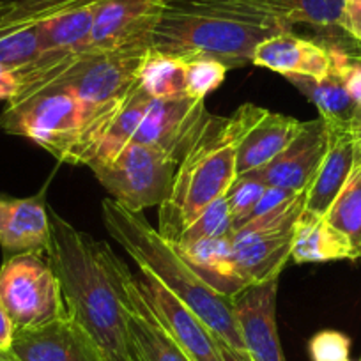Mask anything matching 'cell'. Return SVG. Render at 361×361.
I'll use <instances>...</instances> for the list:
<instances>
[{
    "mask_svg": "<svg viewBox=\"0 0 361 361\" xmlns=\"http://www.w3.org/2000/svg\"><path fill=\"white\" fill-rule=\"evenodd\" d=\"M48 214L47 257L61 283L66 314L94 340L106 361H135L128 331L130 269L106 243L78 231L55 211Z\"/></svg>",
    "mask_w": 361,
    "mask_h": 361,
    "instance_id": "6da1fadb",
    "label": "cell"
},
{
    "mask_svg": "<svg viewBox=\"0 0 361 361\" xmlns=\"http://www.w3.org/2000/svg\"><path fill=\"white\" fill-rule=\"evenodd\" d=\"M267 110L245 103L231 116L207 112L180 158L172 188L159 206L158 232L173 241L209 204L227 195L238 179V149Z\"/></svg>",
    "mask_w": 361,
    "mask_h": 361,
    "instance_id": "7a4b0ae2",
    "label": "cell"
},
{
    "mask_svg": "<svg viewBox=\"0 0 361 361\" xmlns=\"http://www.w3.org/2000/svg\"><path fill=\"white\" fill-rule=\"evenodd\" d=\"M102 216L110 238L123 246L140 271L149 273L183 301L218 340L239 353H246L231 298L204 282L176 246L163 238L158 228H152L144 214L128 211L109 197L102 202Z\"/></svg>",
    "mask_w": 361,
    "mask_h": 361,
    "instance_id": "3957f363",
    "label": "cell"
},
{
    "mask_svg": "<svg viewBox=\"0 0 361 361\" xmlns=\"http://www.w3.org/2000/svg\"><path fill=\"white\" fill-rule=\"evenodd\" d=\"M124 103L96 105L62 90L41 89L11 99L0 114V128L29 138L61 163L87 166Z\"/></svg>",
    "mask_w": 361,
    "mask_h": 361,
    "instance_id": "277c9868",
    "label": "cell"
},
{
    "mask_svg": "<svg viewBox=\"0 0 361 361\" xmlns=\"http://www.w3.org/2000/svg\"><path fill=\"white\" fill-rule=\"evenodd\" d=\"M149 48L43 54L32 64L16 69L20 75L16 98L34 90L55 89L96 105L123 103L140 85L138 75Z\"/></svg>",
    "mask_w": 361,
    "mask_h": 361,
    "instance_id": "5b68a950",
    "label": "cell"
},
{
    "mask_svg": "<svg viewBox=\"0 0 361 361\" xmlns=\"http://www.w3.org/2000/svg\"><path fill=\"white\" fill-rule=\"evenodd\" d=\"M280 30L185 2H165L152 50L177 57H211L228 69L252 62L255 48Z\"/></svg>",
    "mask_w": 361,
    "mask_h": 361,
    "instance_id": "8992f818",
    "label": "cell"
},
{
    "mask_svg": "<svg viewBox=\"0 0 361 361\" xmlns=\"http://www.w3.org/2000/svg\"><path fill=\"white\" fill-rule=\"evenodd\" d=\"M301 192L283 206L252 218L231 235L232 264L238 279L246 287L280 279L293 252L296 221L305 209Z\"/></svg>",
    "mask_w": 361,
    "mask_h": 361,
    "instance_id": "52a82bcc",
    "label": "cell"
},
{
    "mask_svg": "<svg viewBox=\"0 0 361 361\" xmlns=\"http://www.w3.org/2000/svg\"><path fill=\"white\" fill-rule=\"evenodd\" d=\"M110 199L133 213L161 206L172 188L177 161L149 145L130 142L106 163H89Z\"/></svg>",
    "mask_w": 361,
    "mask_h": 361,
    "instance_id": "ba28073f",
    "label": "cell"
},
{
    "mask_svg": "<svg viewBox=\"0 0 361 361\" xmlns=\"http://www.w3.org/2000/svg\"><path fill=\"white\" fill-rule=\"evenodd\" d=\"M47 253L8 255L0 266V301L16 329H30L66 317L61 283Z\"/></svg>",
    "mask_w": 361,
    "mask_h": 361,
    "instance_id": "9c48e42d",
    "label": "cell"
},
{
    "mask_svg": "<svg viewBox=\"0 0 361 361\" xmlns=\"http://www.w3.org/2000/svg\"><path fill=\"white\" fill-rule=\"evenodd\" d=\"M200 6L283 32L294 25L329 30L342 25L345 0H165ZM342 30V29H340Z\"/></svg>",
    "mask_w": 361,
    "mask_h": 361,
    "instance_id": "30bf717a",
    "label": "cell"
},
{
    "mask_svg": "<svg viewBox=\"0 0 361 361\" xmlns=\"http://www.w3.org/2000/svg\"><path fill=\"white\" fill-rule=\"evenodd\" d=\"M165 0H102L83 51H114L151 47Z\"/></svg>",
    "mask_w": 361,
    "mask_h": 361,
    "instance_id": "8fae6325",
    "label": "cell"
},
{
    "mask_svg": "<svg viewBox=\"0 0 361 361\" xmlns=\"http://www.w3.org/2000/svg\"><path fill=\"white\" fill-rule=\"evenodd\" d=\"M133 282L190 361H224L216 336L183 301L145 271L133 275Z\"/></svg>",
    "mask_w": 361,
    "mask_h": 361,
    "instance_id": "7c38bea8",
    "label": "cell"
},
{
    "mask_svg": "<svg viewBox=\"0 0 361 361\" xmlns=\"http://www.w3.org/2000/svg\"><path fill=\"white\" fill-rule=\"evenodd\" d=\"M206 99H151L133 140L165 152L179 165L206 117Z\"/></svg>",
    "mask_w": 361,
    "mask_h": 361,
    "instance_id": "4fadbf2b",
    "label": "cell"
},
{
    "mask_svg": "<svg viewBox=\"0 0 361 361\" xmlns=\"http://www.w3.org/2000/svg\"><path fill=\"white\" fill-rule=\"evenodd\" d=\"M280 279L250 286L232 298V312L252 361H287L276 326Z\"/></svg>",
    "mask_w": 361,
    "mask_h": 361,
    "instance_id": "5bb4252c",
    "label": "cell"
},
{
    "mask_svg": "<svg viewBox=\"0 0 361 361\" xmlns=\"http://www.w3.org/2000/svg\"><path fill=\"white\" fill-rule=\"evenodd\" d=\"M11 361H106L94 340L71 317L30 329H16L8 350Z\"/></svg>",
    "mask_w": 361,
    "mask_h": 361,
    "instance_id": "9a60e30c",
    "label": "cell"
},
{
    "mask_svg": "<svg viewBox=\"0 0 361 361\" xmlns=\"http://www.w3.org/2000/svg\"><path fill=\"white\" fill-rule=\"evenodd\" d=\"M326 149H328V126L322 117H317L305 123L300 135L273 161L245 176L259 180L264 186L290 190V192H307L324 158Z\"/></svg>",
    "mask_w": 361,
    "mask_h": 361,
    "instance_id": "2e32d148",
    "label": "cell"
},
{
    "mask_svg": "<svg viewBox=\"0 0 361 361\" xmlns=\"http://www.w3.org/2000/svg\"><path fill=\"white\" fill-rule=\"evenodd\" d=\"M324 123L328 126V149L305 195V209L319 216L328 213L329 206L357 165L353 124Z\"/></svg>",
    "mask_w": 361,
    "mask_h": 361,
    "instance_id": "e0dca14e",
    "label": "cell"
},
{
    "mask_svg": "<svg viewBox=\"0 0 361 361\" xmlns=\"http://www.w3.org/2000/svg\"><path fill=\"white\" fill-rule=\"evenodd\" d=\"M252 64L282 76L301 75L324 78L331 71V54L328 44L305 39L293 30L273 34L255 48Z\"/></svg>",
    "mask_w": 361,
    "mask_h": 361,
    "instance_id": "ac0fdd59",
    "label": "cell"
},
{
    "mask_svg": "<svg viewBox=\"0 0 361 361\" xmlns=\"http://www.w3.org/2000/svg\"><path fill=\"white\" fill-rule=\"evenodd\" d=\"M0 246L8 255L48 252L50 214L44 192L29 199H9L0 195Z\"/></svg>",
    "mask_w": 361,
    "mask_h": 361,
    "instance_id": "d6986e66",
    "label": "cell"
},
{
    "mask_svg": "<svg viewBox=\"0 0 361 361\" xmlns=\"http://www.w3.org/2000/svg\"><path fill=\"white\" fill-rule=\"evenodd\" d=\"M126 287L128 331L135 361H190L137 289L131 271L128 273Z\"/></svg>",
    "mask_w": 361,
    "mask_h": 361,
    "instance_id": "ffe728a7",
    "label": "cell"
},
{
    "mask_svg": "<svg viewBox=\"0 0 361 361\" xmlns=\"http://www.w3.org/2000/svg\"><path fill=\"white\" fill-rule=\"evenodd\" d=\"M305 123L267 110L266 116L246 133L238 149V177L271 163L300 135Z\"/></svg>",
    "mask_w": 361,
    "mask_h": 361,
    "instance_id": "44dd1931",
    "label": "cell"
},
{
    "mask_svg": "<svg viewBox=\"0 0 361 361\" xmlns=\"http://www.w3.org/2000/svg\"><path fill=\"white\" fill-rule=\"evenodd\" d=\"M102 0H83L39 23V44L43 54H78L87 47Z\"/></svg>",
    "mask_w": 361,
    "mask_h": 361,
    "instance_id": "7402d4cb",
    "label": "cell"
},
{
    "mask_svg": "<svg viewBox=\"0 0 361 361\" xmlns=\"http://www.w3.org/2000/svg\"><path fill=\"white\" fill-rule=\"evenodd\" d=\"M290 259L298 264H312L342 259L354 260V255L349 241L333 228L324 216L303 209L294 227Z\"/></svg>",
    "mask_w": 361,
    "mask_h": 361,
    "instance_id": "603a6c76",
    "label": "cell"
},
{
    "mask_svg": "<svg viewBox=\"0 0 361 361\" xmlns=\"http://www.w3.org/2000/svg\"><path fill=\"white\" fill-rule=\"evenodd\" d=\"M176 250L188 260L190 266L199 273L204 282L209 283L224 296L232 300L246 289L245 283L235 275L232 264L231 235L204 239L190 246H176Z\"/></svg>",
    "mask_w": 361,
    "mask_h": 361,
    "instance_id": "cb8c5ba5",
    "label": "cell"
},
{
    "mask_svg": "<svg viewBox=\"0 0 361 361\" xmlns=\"http://www.w3.org/2000/svg\"><path fill=\"white\" fill-rule=\"evenodd\" d=\"M286 78L317 106L319 117L328 123L353 124L360 106L349 96L342 76L335 69L331 68L324 78H310L301 75H289Z\"/></svg>",
    "mask_w": 361,
    "mask_h": 361,
    "instance_id": "d4e9b609",
    "label": "cell"
},
{
    "mask_svg": "<svg viewBox=\"0 0 361 361\" xmlns=\"http://www.w3.org/2000/svg\"><path fill=\"white\" fill-rule=\"evenodd\" d=\"M138 83L152 99L186 98V59L149 48Z\"/></svg>",
    "mask_w": 361,
    "mask_h": 361,
    "instance_id": "484cf974",
    "label": "cell"
},
{
    "mask_svg": "<svg viewBox=\"0 0 361 361\" xmlns=\"http://www.w3.org/2000/svg\"><path fill=\"white\" fill-rule=\"evenodd\" d=\"M151 96H149L140 85L128 96L123 109L117 112V116L114 117V121L110 123L109 130L103 135L102 142H99L98 152H96L92 161H110V159L116 158V156L133 140L135 133H137L138 126H140L142 119H144L145 112H147V106L149 103H151Z\"/></svg>",
    "mask_w": 361,
    "mask_h": 361,
    "instance_id": "4316f807",
    "label": "cell"
},
{
    "mask_svg": "<svg viewBox=\"0 0 361 361\" xmlns=\"http://www.w3.org/2000/svg\"><path fill=\"white\" fill-rule=\"evenodd\" d=\"M324 218L349 241L354 259H361V161L354 166Z\"/></svg>",
    "mask_w": 361,
    "mask_h": 361,
    "instance_id": "83f0119b",
    "label": "cell"
},
{
    "mask_svg": "<svg viewBox=\"0 0 361 361\" xmlns=\"http://www.w3.org/2000/svg\"><path fill=\"white\" fill-rule=\"evenodd\" d=\"M227 235H232V218L227 200H225V197H221V199L209 204L188 227L183 228L180 234L170 243L176 246H190L204 241V239L227 238Z\"/></svg>",
    "mask_w": 361,
    "mask_h": 361,
    "instance_id": "f1b7e54d",
    "label": "cell"
},
{
    "mask_svg": "<svg viewBox=\"0 0 361 361\" xmlns=\"http://www.w3.org/2000/svg\"><path fill=\"white\" fill-rule=\"evenodd\" d=\"M228 68L211 57L186 59V94L190 98L206 99L225 82Z\"/></svg>",
    "mask_w": 361,
    "mask_h": 361,
    "instance_id": "f546056e",
    "label": "cell"
},
{
    "mask_svg": "<svg viewBox=\"0 0 361 361\" xmlns=\"http://www.w3.org/2000/svg\"><path fill=\"white\" fill-rule=\"evenodd\" d=\"M264 192H266V186L259 183V180L252 179V177L239 176L232 183L227 195H225L232 218V232L248 220L250 214L253 213V209L259 204L260 197L264 195Z\"/></svg>",
    "mask_w": 361,
    "mask_h": 361,
    "instance_id": "4dcf8cb0",
    "label": "cell"
},
{
    "mask_svg": "<svg viewBox=\"0 0 361 361\" xmlns=\"http://www.w3.org/2000/svg\"><path fill=\"white\" fill-rule=\"evenodd\" d=\"M331 54V68L342 76L343 85L357 106H361V55L347 54L336 44H328Z\"/></svg>",
    "mask_w": 361,
    "mask_h": 361,
    "instance_id": "1f68e13d",
    "label": "cell"
},
{
    "mask_svg": "<svg viewBox=\"0 0 361 361\" xmlns=\"http://www.w3.org/2000/svg\"><path fill=\"white\" fill-rule=\"evenodd\" d=\"M350 340L335 329L319 331L310 340V356L314 361H347Z\"/></svg>",
    "mask_w": 361,
    "mask_h": 361,
    "instance_id": "d6a6232c",
    "label": "cell"
},
{
    "mask_svg": "<svg viewBox=\"0 0 361 361\" xmlns=\"http://www.w3.org/2000/svg\"><path fill=\"white\" fill-rule=\"evenodd\" d=\"M340 29L345 30L353 39L361 43V2H357V0H345Z\"/></svg>",
    "mask_w": 361,
    "mask_h": 361,
    "instance_id": "836d02e7",
    "label": "cell"
},
{
    "mask_svg": "<svg viewBox=\"0 0 361 361\" xmlns=\"http://www.w3.org/2000/svg\"><path fill=\"white\" fill-rule=\"evenodd\" d=\"M20 92V75L16 69L0 64V102H11Z\"/></svg>",
    "mask_w": 361,
    "mask_h": 361,
    "instance_id": "e575fe53",
    "label": "cell"
},
{
    "mask_svg": "<svg viewBox=\"0 0 361 361\" xmlns=\"http://www.w3.org/2000/svg\"><path fill=\"white\" fill-rule=\"evenodd\" d=\"M15 331H16L15 324H13L8 310H6L2 301H0V350L8 353L9 347H11L13 336H15Z\"/></svg>",
    "mask_w": 361,
    "mask_h": 361,
    "instance_id": "d590c367",
    "label": "cell"
},
{
    "mask_svg": "<svg viewBox=\"0 0 361 361\" xmlns=\"http://www.w3.org/2000/svg\"><path fill=\"white\" fill-rule=\"evenodd\" d=\"M218 345H220V353L224 361H252V357L246 353H239V350L232 349L227 343H224L221 340H218Z\"/></svg>",
    "mask_w": 361,
    "mask_h": 361,
    "instance_id": "8d00e7d4",
    "label": "cell"
},
{
    "mask_svg": "<svg viewBox=\"0 0 361 361\" xmlns=\"http://www.w3.org/2000/svg\"><path fill=\"white\" fill-rule=\"evenodd\" d=\"M353 131L354 137H356V147H357V163L361 161V106L357 110L356 117L353 121Z\"/></svg>",
    "mask_w": 361,
    "mask_h": 361,
    "instance_id": "74e56055",
    "label": "cell"
},
{
    "mask_svg": "<svg viewBox=\"0 0 361 361\" xmlns=\"http://www.w3.org/2000/svg\"><path fill=\"white\" fill-rule=\"evenodd\" d=\"M0 361H11V357L8 356V353H4V350H0Z\"/></svg>",
    "mask_w": 361,
    "mask_h": 361,
    "instance_id": "f35d334b",
    "label": "cell"
},
{
    "mask_svg": "<svg viewBox=\"0 0 361 361\" xmlns=\"http://www.w3.org/2000/svg\"><path fill=\"white\" fill-rule=\"evenodd\" d=\"M357 2H361V0H357Z\"/></svg>",
    "mask_w": 361,
    "mask_h": 361,
    "instance_id": "ab89813d",
    "label": "cell"
},
{
    "mask_svg": "<svg viewBox=\"0 0 361 361\" xmlns=\"http://www.w3.org/2000/svg\"><path fill=\"white\" fill-rule=\"evenodd\" d=\"M347 361H350V360H347Z\"/></svg>",
    "mask_w": 361,
    "mask_h": 361,
    "instance_id": "60d3db41",
    "label": "cell"
},
{
    "mask_svg": "<svg viewBox=\"0 0 361 361\" xmlns=\"http://www.w3.org/2000/svg\"><path fill=\"white\" fill-rule=\"evenodd\" d=\"M360 361H361V357H360Z\"/></svg>",
    "mask_w": 361,
    "mask_h": 361,
    "instance_id": "b9f144b4",
    "label": "cell"
}]
</instances>
